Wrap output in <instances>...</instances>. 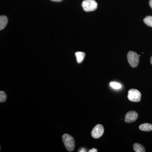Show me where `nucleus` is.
<instances>
[{
	"mask_svg": "<svg viewBox=\"0 0 152 152\" xmlns=\"http://www.w3.org/2000/svg\"><path fill=\"white\" fill-rule=\"evenodd\" d=\"M62 140L66 148L69 152H72L75 149V141L74 138L68 134H64L62 136Z\"/></svg>",
	"mask_w": 152,
	"mask_h": 152,
	"instance_id": "f257e3e1",
	"label": "nucleus"
},
{
	"mask_svg": "<svg viewBox=\"0 0 152 152\" xmlns=\"http://www.w3.org/2000/svg\"><path fill=\"white\" fill-rule=\"evenodd\" d=\"M82 6L85 12H92L97 8L98 4L95 0H84L82 3Z\"/></svg>",
	"mask_w": 152,
	"mask_h": 152,
	"instance_id": "f03ea898",
	"label": "nucleus"
},
{
	"mask_svg": "<svg viewBox=\"0 0 152 152\" xmlns=\"http://www.w3.org/2000/svg\"><path fill=\"white\" fill-rule=\"evenodd\" d=\"M127 57L128 62L132 67L135 68L139 64L140 57L137 53L130 51L128 53Z\"/></svg>",
	"mask_w": 152,
	"mask_h": 152,
	"instance_id": "7ed1b4c3",
	"label": "nucleus"
},
{
	"mask_svg": "<svg viewBox=\"0 0 152 152\" xmlns=\"http://www.w3.org/2000/svg\"><path fill=\"white\" fill-rule=\"evenodd\" d=\"M128 98L131 102H138L141 101V94L135 89H131L128 91Z\"/></svg>",
	"mask_w": 152,
	"mask_h": 152,
	"instance_id": "20e7f679",
	"label": "nucleus"
},
{
	"mask_svg": "<svg viewBox=\"0 0 152 152\" xmlns=\"http://www.w3.org/2000/svg\"><path fill=\"white\" fill-rule=\"evenodd\" d=\"M104 133L103 126L101 124H98L96 125L93 129L91 132V135L94 138L98 139L102 137Z\"/></svg>",
	"mask_w": 152,
	"mask_h": 152,
	"instance_id": "39448f33",
	"label": "nucleus"
},
{
	"mask_svg": "<svg viewBox=\"0 0 152 152\" xmlns=\"http://www.w3.org/2000/svg\"><path fill=\"white\" fill-rule=\"evenodd\" d=\"M138 117L137 113L134 111L128 112L125 115L124 121L127 123H132L135 121Z\"/></svg>",
	"mask_w": 152,
	"mask_h": 152,
	"instance_id": "423d86ee",
	"label": "nucleus"
},
{
	"mask_svg": "<svg viewBox=\"0 0 152 152\" xmlns=\"http://www.w3.org/2000/svg\"><path fill=\"white\" fill-rule=\"evenodd\" d=\"M8 22V18L5 15L0 16V30L1 31L6 27Z\"/></svg>",
	"mask_w": 152,
	"mask_h": 152,
	"instance_id": "0eeeda50",
	"label": "nucleus"
},
{
	"mask_svg": "<svg viewBox=\"0 0 152 152\" xmlns=\"http://www.w3.org/2000/svg\"><path fill=\"white\" fill-rule=\"evenodd\" d=\"M139 129L141 131L144 132H150L152 131V124L148 123L142 124L140 125Z\"/></svg>",
	"mask_w": 152,
	"mask_h": 152,
	"instance_id": "6e6552de",
	"label": "nucleus"
},
{
	"mask_svg": "<svg viewBox=\"0 0 152 152\" xmlns=\"http://www.w3.org/2000/svg\"><path fill=\"white\" fill-rule=\"evenodd\" d=\"M75 55L77 58V62L78 64H80L83 61L86 56V53L82 52H76Z\"/></svg>",
	"mask_w": 152,
	"mask_h": 152,
	"instance_id": "1a4fd4ad",
	"label": "nucleus"
},
{
	"mask_svg": "<svg viewBox=\"0 0 152 152\" xmlns=\"http://www.w3.org/2000/svg\"><path fill=\"white\" fill-rule=\"evenodd\" d=\"M133 149L136 152H145V147L142 145L137 143L134 144L133 145Z\"/></svg>",
	"mask_w": 152,
	"mask_h": 152,
	"instance_id": "9d476101",
	"label": "nucleus"
},
{
	"mask_svg": "<svg viewBox=\"0 0 152 152\" xmlns=\"http://www.w3.org/2000/svg\"><path fill=\"white\" fill-rule=\"evenodd\" d=\"M144 23L147 26L152 27V16H148L144 19Z\"/></svg>",
	"mask_w": 152,
	"mask_h": 152,
	"instance_id": "9b49d317",
	"label": "nucleus"
},
{
	"mask_svg": "<svg viewBox=\"0 0 152 152\" xmlns=\"http://www.w3.org/2000/svg\"><path fill=\"white\" fill-rule=\"evenodd\" d=\"M110 86L115 89H119L122 87L121 84L116 83V82H111V83H110Z\"/></svg>",
	"mask_w": 152,
	"mask_h": 152,
	"instance_id": "f8f14e48",
	"label": "nucleus"
},
{
	"mask_svg": "<svg viewBox=\"0 0 152 152\" xmlns=\"http://www.w3.org/2000/svg\"><path fill=\"white\" fill-rule=\"evenodd\" d=\"M7 96L6 93L3 91H0V102L1 103L4 102L7 99Z\"/></svg>",
	"mask_w": 152,
	"mask_h": 152,
	"instance_id": "ddd939ff",
	"label": "nucleus"
},
{
	"mask_svg": "<svg viewBox=\"0 0 152 152\" xmlns=\"http://www.w3.org/2000/svg\"><path fill=\"white\" fill-rule=\"evenodd\" d=\"M97 151V150L96 149L94 148H93V149L89 150V152H96Z\"/></svg>",
	"mask_w": 152,
	"mask_h": 152,
	"instance_id": "4468645a",
	"label": "nucleus"
},
{
	"mask_svg": "<svg viewBox=\"0 0 152 152\" xmlns=\"http://www.w3.org/2000/svg\"><path fill=\"white\" fill-rule=\"evenodd\" d=\"M86 149L84 148H82L80 149L79 150L78 152H86Z\"/></svg>",
	"mask_w": 152,
	"mask_h": 152,
	"instance_id": "2eb2a0df",
	"label": "nucleus"
},
{
	"mask_svg": "<svg viewBox=\"0 0 152 152\" xmlns=\"http://www.w3.org/2000/svg\"><path fill=\"white\" fill-rule=\"evenodd\" d=\"M50 1L53 2H61L64 0H50Z\"/></svg>",
	"mask_w": 152,
	"mask_h": 152,
	"instance_id": "dca6fc26",
	"label": "nucleus"
},
{
	"mask_svg": "<svg viewBox=\"0 0 152 152\" xmlns=\"http://www.w3.org/2000/svg\"><path fill=\"white\" fill-rule=\"evenodd\" d=\"M149 5L150 7H151V8L152 9V0H150L149 2Z\"/></svg>",
	"mask_w": 152,
	"mask_h": 152,
	"instance_id": "f3484780",
	"label": "nucleus"
},
{
	"mask_svg": "<svg viewBox=\"0 0 152 152\" xmlns=\"http://www.w3.org/2000/svg\"><path fill=\"white\" fill-rule=\"evenodd\" d=\"M151 64L152 65V56L151 58Z\"/></svg>",
	"mask_w": 152,
	"mask_h": 152,
	"instance_id": "a211bd4d",
	"label": "nucleus"
},
{
	"mask_svg": "<svg viewBox=\"0 0 152 152\" xmlns=\"http://www.w3.org/2000/svg\"><path fill=\"white\" fill-rule=\"evenodd\" d=\"M140 55H139V57H140Z\"/></svg>",
	"mask_w": 152,
	"mask_h": 152,
	"instance_id": "6ab92c4d",
	"label": "nucleus"
}]
</instances>
